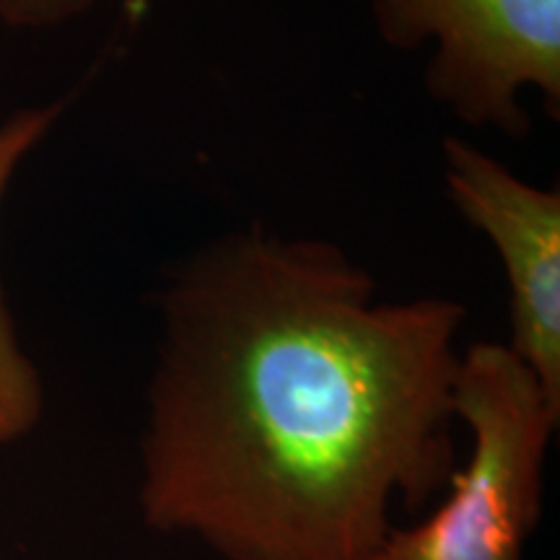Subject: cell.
Returning a JSON list of instances; mask_svg holds the SVG:
<instances>
[{
  "instance_id": "cell-1",
  "label": "cell",
  "mask_w": 560,
  "mask_h": 560,
  "mask_svg": "<svg viewBox=\"0 0 560 560\" xmlns=\"http://www.w3.org/2000/svg\"><path fill=\"white\" fill-rule=\"evenodd\" d=\"M467 310L380 301L327 240L202 244L159 289L140 511L221 560H366L457 467Z\"/></svg>"
},
{
  "instance_id": "cell-2",
  "label": "cell",
  "mask_w": 560,
  "mask_h": 560,
  "mask_svg": "<svg viewBox=\"0 0 560 560\" xmlns=\"http://www.w3.org/2000/svg\"><path fill=\"white\" fill-rule=\"evenodd\" d=\"M454 416L470 431V454L444 501L423 522L392 527L366 560H524L560 405L506 342H472L459 355Z\"/></svg>"
},
{
  "instance_id": "cell-3",
  "label": "cell",
  "mask_w": 560,
  "mask_h": 560,
  "mask_svg": "<svg viewBox=\"0 0 560 560\" xmlns=\"http://www.w3.org/2000/svg\"><path fill=\"white\" fill-rule=\"evenodd\" d=\"M389 47L418 50L433 42L425 86L472 128L527 138L524 89L560 112V0H371Z\"/></svg>"
},
{
  "instance_id": "cell-4",
  "label": "cell",
  "mask_w": 560,
  "mask_h": 560,
  "mask_svg": "<svg viewBox=\"0 0 560 560\" xmlns=\"http://www.w3.org/2000/svg\"><path fill=\"white\" fill-rule=\"evenodd\" d=\"M454 208L499 252L509 283L511 353L560 405V192L516 177L478 145L446 138Z\"/></svg>"
},
{
  "instance_id": "cell-5",
  "label": "cell",
  "mask_w": 560,
  "mask_h": 560,
  "mask_svg": "<svg viewBox=\"0 0 560 560\" xmlns=\"http://www.w3.org/2000/svg\"><path fill=\"white\" fill-rule=\"evenodd\" d=\"M62 102L47 107H26L0 122V206L9 192L13 174L24 159L45 140L58 122ZM45 410V387L34 361L21 348L16 325L0 289V446L30 436Z\"/></svg>"
},
{
  "instance_id": "cell-6",
  "label": "cell",
  "mask_w": 560,
  "mask_h": 560,
  "mask_svg": "<svg viewBox=\"0 0 560 560\" xmlns=\"http://www.w3.org/2000/svg\"><path fill=\"white\" fill-rule=\"evenodd\" d=\"M96 0H0V21L16 30H50L86 13Z\"/></svg>"
},
{
  "instance_id": "cell-7",
  "label": "cell",
  "mask_w": 560,
  "mask_h": 560,
  "mask_svg": "<svg viewBox=\"0 0 560 560\" xmlns=\"http://www.w3.org/2000/svg\"><path fill=\"white\" fill-rule=\"evenodd\" d=\"M115 3H120L125 11H130V13H140L145 9V5L151 3V0H115Z\"/></svg>"
}]
</instances>
